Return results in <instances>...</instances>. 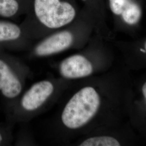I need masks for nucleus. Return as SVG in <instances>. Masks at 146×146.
<instances>
[{
  "instance_id": "11",
  "label": "nucleus",
  "mask_w": 146,
  "mask_h": 146,
  "mask_svg": "<svg viewBox=\"0 0 146 146\" xmlns=\"http://www.w3.org/2000/svg\"><path fill=\"white\" fill-rule=\"evenodd\" d=\"M81 146H120V143L116 139L107 136H96L89 138L82 142Z\"/></svg>"
},
{
  "instance_id": "15",
  "label": "nucleus",
  "mask_w": 146,
  "mask_h": 146,
  "mask_svg": "<svg viewBox=\"0 0 146 146\" xmlns=\"http://www.w3.org/2000/svg\"><path fill=\"white\" fill-rule=\"evenodd\" d=\"M145 1H146V0H145Z\"/></svg>"
},
{
  "instance_id": "1",
  "label": "nucleus",
  "mask_w": 146,
  "mask_h": 146,
  "mask_svg": "<svg viewBox=\"0 0 146 146\" xmlns=\"http://www.w3.org/2000/svg\"><path fill=\"white\" fill-rule=\"evenodd\" d=\"M80 13L76 0H31L27 14L43 26L56 29L72 23Z\"/></svg>"
},
{
  "instance_id": "5",
  "label": "nucleus",
  "mask_w": 146,
  "mask_h": 146,
  "mask_svg": "<svg viewBox=\"0 0 146 146\" xmlns=\"http://www.w3.org/2000/svg\"><path fill=\"white\" fill-rule=\"evenodd\" d=\"M53 90L54 86L49 81H43L34 84L23 95L22 107L29 111L37 110L52 95Z\"/></svg>"
},
{
  "instance_id": "7",
  "label": "nucleus",
  "mask_w": 146,
  "mask_h": 146,
  "mask_svg": "<svg viewBox=\"0 0 146 146\" xmlns=\"http://www.w3.org/2000/svg\"><path fill=\"white\" fill-rule=\"evenodd\" d=\"M22 86L19 80L9 66L0 60V90L9 99L16 97L21 93Z\"/></svg>"
},
{
  "instance_id": "8",
  "label": "nucleus",
  "mask_w": 146,
  "mask_h": 146,
  "mask_svg": "<svg viewBox=\"0 0 146 146\" xmlns=\"http://www.w3.org/2000/svg\"><path fill=\"white\" fill-rule=\"evenodd\" d=\"M30 4L31 0H0V17L12 19L27 14Z\"/></svg>"
},
{
  "instance_id": "12",
  "label": "nucleus",
  "mask_w": 146,
  "mask_h": 146,
  "mask_svg": "<svg viewBox=\"0 0 146 146\" xmlns=\"http://www.w3.org/2000/svg\"><path fill=\"white\" fill-rule=\"evenodd\" d=\"M142 93L143 95L145 98V99L146 100V82H145V84H144L142 86Z\"/></svg>"
},
{
  "instance_id": "9",
  "label": "nucleus",
  "mask_w": 146,
  "mask_h": 146,
  "mask_svg": "<svg viewBox=\"0 0 146 146\" xmlns=\"http://www.w3.org/2000/svg\"><path fill=\"white\" fill-rule=\"evenodd\" d=\"M83 4V9L93 20L102 22L107 14L104 0H81Z\"/></svg>"
},
{
  "instance_id": "10",
  "label": "nucleus",
  "mask_w": 146,
  "mask_h": 146,
  "mask_svg": "<svg viewBox=\"0 0 146 146\" xmlns=\"http://www.w3.org/2000/svg\"><path fill=\"white\" fill-rule=\"evenodd\" d=\"M21 35L20 27L10 21L0 20V42H11Z\"/></svg>"
},
{
  "instance_id": "13",
  "label": "nucleus",
  "mask_w": 146,
  "mask_h": 146,
  "mask_svg": "<svg viewBox=\"0 0 146 146\" xmlns=\"http://www.w3.org/2000/svg\"><path fill=\"white\" fill-rule=\"evenodd\" d=\"M143 49L145 50V51H146L145 53H146V41L145 42V43H144V48H143Z\"/></svg>"
},
{
  "instance_id": "2",
  "label": "nucleus",
  "mask_w": 146,
  "mask_h": 146,
  "mask_svg": "<svg viewBox=\"0 0 146 146\" xmlns=\"http://www.w3.org/2000/svg\"><path fill=\"white\" fill-rule=\"evenodd\" d=\"M100 104L99 95L94 88L86 87L81 89L69 101L63 110V124L74 129L84 126L96 114Z\"/></svg>"
},
{
  "instance_id": "4",
  "label": "nucleus",
  "mask_w": 146,
  "mask_h": 146,
  "mask_svg": "<svg viewBox=\"0 0 146 146\" xmlns=\"http://www.w3.org/2000/svg\"><path fill=\"white\" fill-rule=\"evenodd\" d=\"M73 33L69 31H58L48 37L35 48L38 56H48L62 52L71 47L74 43Z\"/></svg>"
},
{
  "instance_id": "6",
  "label": "nucleus",
  "mask_w": 146,
  "mask_h": 146,
  "mask_svg": "<svg viewBox=\"0 0 146 146\" xmlns=\"http://www.w3.org/2000/svg\"><path fill=\"white\" fill-rule=\"evenodd\" d=\"M92 63L81 55H74L66 58L60 65V72L65 78H82L93 73Z\"/></svg>"
},
{
  "instance_id": "3",
  "label": "nucleus",
  "mask_w": 146,
  "mask_h": 146,
  "mask_svg": "<svg viewBox=\"0 0 146 146\" xmlns=\"http://www.w3.org/2000/svg\"><path fill=\"white\" fill-rule=\"evenodd\" d=\"M145 0H104L106 11L116 22L128 28L137 26L143 14Z\"/></svg>"
},
{
  "instance_id": "14",
  "label": "nucleus",
  "mask_w": 146,
  "mask_h": 146,
  "mask_svg": "<svg viewBox=\"0 0 146 146\" xmlns=\"http://www.w3.org/2000/svg\"><path fill=\"white\" fill-rule=\"evenodd\" d=\"M2 136H1V134H0V143L2 141Z\"/></svg>"
}]
</instances>
